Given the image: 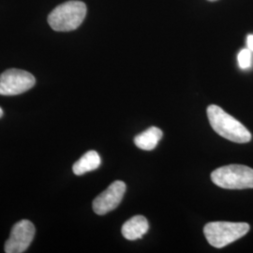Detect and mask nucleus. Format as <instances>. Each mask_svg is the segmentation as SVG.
<instances>
[{"instance_id": "obj_11", "label": "nucleus", "mask_w": 253, "mask_h": 253, "mask_svg": "<svg viewBox=\"0 0 253 253\" xmlns=\"http://www.w3.org/2000/svg\"><path fill=\"white\" fill-rule=\"evenodd\" d=\"M238 64L239 67L243 70H246L252 66V51L248 49H243L239 54H238Z\"/></svg>"}, {"instance_id": "obj_3", "label": "nucleus", "mask_w": 253, "mask_h": 253, "mask_svg": "<svg viewBox=\"0 0 253 253\" xmlns=\"http://www.w3.org/2000/svg\"><path fill=\"white\" fill-rule=\"evenodd\" d=\"M250 229L251 227L246 222L214 221L205 226L204 234L209 244L221 249L243 237Z\"/></svg>"}, {"instance_id": "obj_10", "label": "nucleus", "mask_w": 253, "mask_h": 253, "mask_svg": "<svg viewBox=\"0 0 253 253\" xmlns=\"http://www.w3.org/2000/svg\"><path fill=\"white\" fill-rule=\"evenodd\" d=\"M100 155L94 150H90L73 164V171L76 175H83L85 172L98 169L100 167Z\"/></svg>"}, {"instance_id": "obj_6", "label": "nucleus", "mask_w": 253, "mask_h": 253, "mask_svg": "<svg viewBox=\"0 0 253 253\" xmlns=\"http://www.w3.org/2000/svg\"><path fill=\"white\" fill-rule=\"evenodd\" d=\"M35 233V226L31 221L27 219L20 220L11 229L9 239L4 247L5 253H25L33 241Z\"/></svg>"}, {"instance_id": "obj_5", "label": "nucleus", "mask_w": 253, "mask_h": 253, "mask_svg": "<svg viewBox=\"0 0 253 253\" xmlns=\"http://www.w3.org/2000/svg\"><path fill=\"white\" fill-rule=\"evenodd\" d=\"M36 84V79L31 73L9 69L0 75V95L15 96L31 89Z\"/></svg>"}, {"instance_id": "obj_14", "label": "nucleus", "mask_w": 253, "mask_h": 253, "mask_svg": "<svg viewBox=\"0 0 253 253\" xmlns=\"http://www.w3.org/2000/svg\"><path fill=\"white\" fill-rule=\"evenodd\" d=\"M208 1H217V0H208Z\"/></svg>"}, {"instance_id": "obj_13", "label": "nucleus", "mask_w": 253, "mask_h": 253, "mask_svg": "<svg viewBox=\"0 0 253 253\" xmlns=\"http://www.w3.org/2000/svg\"><path fill=\"white\" fill-rule=\"evenodd\" d=\"M2 116H3V110L0 107V118H2Z\"/></svg>"}, {"instance_id": "obj_2", "label": "nucleus", "mask_w": 253, "mask_h": 253, "mask_svg": "<svg viewBox=\"0 0 253 253\" xmlns=\"http://www.w3.org/2000/svg\"><path fill=\"white\" fill-rule=\"evenodd\" d=\"M85 15V4L72 0L54 8L48 16V23L54 31L68 32L80 27Z\"/></svg>"}, {"instance_id": "obj_8", "label": "nucleus", "mask_w": 253, "mask_h": 253, "mask_svg": "<svg viewBox=\"0 0 253 253\" xmlns=\"http://www.w3.org/2000/svg\"><path fill=\"white\" fill-rule=\"evenodd\" d=\"M149 229L147 219L144 216H135L129 218L122 227V235L127 240L142 238Z\"/></svg>"}, {"instance_id": "obj_4", "label": "nucleus", "mask_w": 253, "mask_h": 253, "mask_svg": "<svg viewBox=\"0 0 253 253\" xmlns=\"http://www.w3.org/2000/svg\"><path fill=\"white\" fill-rule=\"evenodd\" d=\"M211 179L215 185L226 190L253 189V169L238 164L227 165L212 172Z\"/></svg>"}, {"instance_id": "obj_7", "label": "nucleus", "mask_w": 253, "mask_h": 253, "mask_svg": "<svg viewBox=\"0 0 253 253\" xmlns=\"http://www.w3.org/2000/svg\"><path fill=\"white\" fill-rule=\"evenodd\" d=\"M125 192L126 184L123 181L113 182L93 201L94 212L98 215H105L116 209L123 199Z\"/></svg>"}, {"instance_id": "obj_12", "label": "nucleus", "mask_w": 253, "mask_h": 253, "mask_svg": "<svg viewBox=\"0 0 253 253\" xmlns=\"http://www.w3.org/2000/svg\"><path fill=\"white\" fill-rule=\"evenodd\" d=\"M247 45L248 48L253 52V35H249L248 39H247Z\"/></svg>"}, {"instance_id": "obj_9", "label": "nucleus", "mask_w": 253, "mask_h": 253, "mask_svg": "<svg viewBox=\"0 0 253 253\" xmlns=\"http://www.w3.org/2000/svg\"><path fill=\"white\" fill-rule=\"evenodd\" d=\"M163 137V131L156 126H151L134 138V144L140 149L151 151L156 148Z\"/></svg>"}, {"instance_id": "obj_1", "label": "nucleus", "mask_w": 253, "mask_h": 253, "mask_svg": "<svg viewBox=\"0 0 253 253\" xmlns=\"http://www.w3.org/2000/svg\"><path fill=\"white\" fill-rule=\"evenodd\" d=\"M208 120L218 135L237 144L251 142L252 133L235 118L217 105H209L207 110Z\"/></svg>"}]
</instances>
